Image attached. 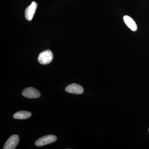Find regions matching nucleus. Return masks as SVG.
Here are the masks:
<instances>
[{"mask_svg":"<svg viewBox=\"0 0 149 149\" xmlns=\"http://www.w3.org/2000/svg\"><path fill=\"white\" fill-rule=\"evenodd\" d=\"M53 57V54L50 50L44 51L39 55L38 58V61L41 64H49L52 61Z\"/></svg>","mask_w":149,"mask_h":149,"instance_id":"f257e3e1","label":"nucleus"},{"mask_svg":"<svg viewBox=\"0 0 149 149\" xmlns=\"http://www.w3.org/2000/svg\"><path fill=\"white\" fill-rule=\"evenodd\" d=\"M57 140L56 136L54 135H48L43 136L37 140L35 142V145L37 147H41L52 143L55 142Z\"/></svg>","mask_w":149,"mask_h":149,"instance_id":"f03ea898","label":"nucleus"},{"mask_svg":"<svg viewBox=\"0 0 149 149\" xmlns=\"http://www.w3.org/2000/svg\"><path fill=\"white\" fill-rule=\"evenodd\" d=\"M22 95L25 97L29 99L38 98L41 95L40 92L38 90L32 87L24 89L22 91Z\"/></svg>","mask_w":149,"mask_h":149,"instance_id":"7ed1b4c3","label":"nucleus"},{"mask_svg":"<svg viewBox=\"0 0 149 149\" xmlns=\"http://www.w3.org/2000/svg\"><path fill=\"white\" fill-rule=\"evenodd\" d=\"M19 142V137L16 135H13L10 136L6 142L3 149H15Z\"/></svg>","mask_w":149,"mask_h":149,"instance_id":"20e7f679","label":"nucleus"},{"mask_svg":"<svg viewBox=\"0 0 149 149\" xmlns=\"http://www.w3.org/2000/svg\"><path fill=\"white\" fill-rule=\"evenodd\" d=\"M65 90L67 93L76 95H80L83 94L84 92V89L83 87L75 83L70 84L68 86L65 88Z\"/></svg>","mask_w":149,"mask_h":149,"instance_id":"39448f33","label":"nucleus"},{"mask_svg":"<svg viewBox=\"0 0 149 149\" xmlns=\"http://www.w3.org/2000/svg\"><path fill=\"white\" fill-rule=\"evenodd\" d=\"M37 4L35 1L32 2L31 5L27 7L25 11V16L26 19L28 21H31L37 9Z\"/></svg>","mask_w":149,"mask_h":149,"instance_id":"423d86ee","label":"nucleus"},{"mask_svg":"<svg viewBox=\"0 0 149 149\" xmlns=\"http://www.w3.org/2000/svg\"><path fill=\"white\" fill-rule=\"evenodd\" d=\"M123 20L128 28H130L132 31H136L138 29V26L136 22L133 18L128 15H125L123 17Z\"/></svg>","mask_w":149,"mask_h":149,"instance_id":"0eeeda50","label":"nucleus"},{"mask_svg":"<svg viewBox=\"0 0 149 149\" xmlns=\"http://www.w3.org/2000/svg\"><path fill=\"white\" fill-rule=\"evenodd\" d=\"M32 115V113L27 111H20L15 113L13 118L15 119H25L29 118Z\"/></svg>","mask_w":149,"mask_h":149,"instance_id":"6e6552de","label":"nucleus"},{"mask_svg":"<svg viewBox=\"0 0 149 149\" xmlns=\"http://www.w3.org/2000/svg\"></svg>","mask_w":149,"mask_h":149,"instance_id":"1a4fd4ad","label":"nucleus"}]
</instances>
